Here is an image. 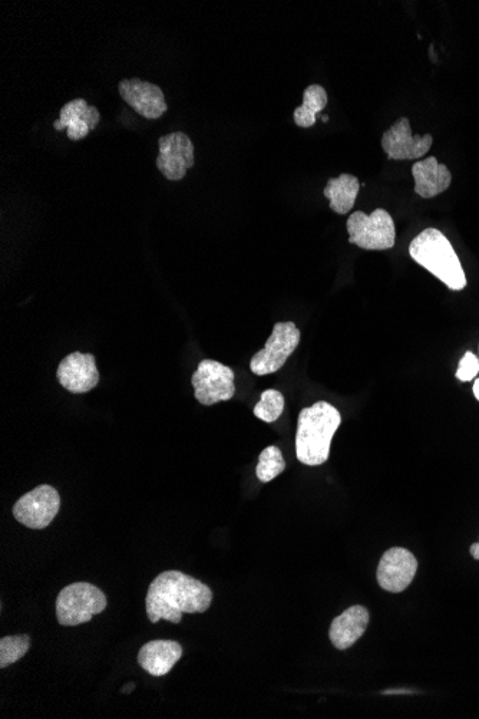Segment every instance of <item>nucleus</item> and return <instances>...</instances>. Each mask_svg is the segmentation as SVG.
I'll use <instances>...</instances> for the list:
<instances>
[{
	"label": "nucleus",
	"mask_w": 479,
	"mask_h": 719,
	"mask_svg": "<svg viewBox=\"0 0 479 719\" xmlns=\"http://www.w3.org/2000/svg\"><path fill=\"white\" fill-rule=\"evenodd\" d=\"M213 592L200 580L168 570L153 580L145 598V610L151 623L168 620L180 623L184 613H204L210 609Z\"/></svg>",
	"instance_id": "nucleus-1"
},
{
	"label": "nucleus",
	"mask_w": 479,
	"mask_h": 719,
	"mask_svg": "<svg viewBox=\"0 0 479 719\" xmlns=\"http://www.w3.org/2000/svg\"><path fill=\"white\" fill-rule=\"evenodd\" d=\"M101 115L97 107L89 105L84 98L74 100L62 107L59 120L54 122L55 130H66L71 141L84 140L91 131L97 128Z\"/></svg>",
	"instance_id": "nucleus-14"
},
{
	"label": "nucleus",
	"mask_w": 479,
	"mask_h": 719,
	"mask_svg": "<svg viewBox=\"0 0 479 719\" xmlns=\"http://www.w3.org/2000/svg\"><path fill=\"white\" fill-rule=\"evenodd\" d=\"M474 395H475V398H477L479 401V379H477V381H475V384H474Z\"/></svg>",
	"instance_id": "nucleus-25"
},
{
	"label": "nucleus",
	"mask_w": 479,
	"mask_h": 719,
	"mask_svg": "<svg viewBox=\"0 0 479 719\" xmlns=\"http://www.w3.org/2000/svg\"><path fill=\"white\" fill-rule=\"evenodd\" d=\"M158 145V170L167 180H183L187 171L194 167V145L191 138L184 133H171L163 135Z\"/></svg>",
	"instance_id": "nucleus-10"
},
{
	"label": "nucleus",
	"mask_w": 479,
	"mask_h": 719,
	"mask_svg": "<svg viewBox=\"0 0 479 719\" xmlns=\"http://www.w3.org/2000/svg\"><path fill=\"white\" fill-rule=\"evenodd\" d=\"M31 638L28 635L5 636L0 639V668H8L28 653Z\"/></svg>",
	"instance_id": "nucleus-21"
},
{
	"label": "nucleus",
	"mask_w": 479,
	"mask_h": 719,
	"mask_svg": "<svg viewBox=\"0 0 479 719\" xmlns=\"http://www.w3.org/2000/svg\"><path fill=\"white\" fill-rule=\"evenodd\" d=\"M479 372V358L472 352H467L459 362L457 378L462 382L472 381Z\"/></svg>",
	"instance_id": "nucleus-23"
},
{
	"label": "nucleus",
	"mask_w": 479,
	"mask_h": 719,
	"mask_svg": "<svg viewBox=\"0 0 479 719\" xmlns=\"http://www.w3.org/2000/svg\"><path fill=\"white\" fill-rule=\"evenodd\" d=\"M471 556L474 557L475 560H479V542L472 544Z\"/></svg>",
	"instance_id": "nucleus-24"
},
{
	"label": "nucleus",
	"mask_w": 479,
	"mask_h": 719,
	"mask_svg": "<svg viewBox=\"0 0 479 719\" xmlns=\"http://www.w3.org/2000/svg\"><path fill=\"white\" fill-rule=\"evenodd\" d=\"M322 120H323V122H327V120H329V118H327L326 115H323Z\"/></svg>",
	"instance_id": "nucleus-26"
},
{
	"label": "nucleus",
	"mask_w": 479,
	"mask_h": 719,
	"mask_svg": "<svg viewBox=\"0 0 479 719\" xmlns=\"http://www.w3.org/2000/svg\"><path fill=\"white\" fill-rule=\"evenodd\" d=\"M360 190L358 177L352 174H340L339 177L327 181L323 194L329 200L330 209L335 213L348 214L355 206Z\"/></svg>",
	"instance_id": "nucleus-18"
},
{
	"label": "nucleus",
	"mask_w": 479,
	"mask_h": 719,
	"mask_svg": "<svg viewBox=\"0 0 479 719\" xmlns=\"http://www.w3.org/2000/svg\"><path fill=\"white\" fill-rule=\"evenodd\" d=\"M349 243L365 250H389L395 246L396 230L391 214L376 209L372 214L355 211L348 220Z\"/></svg>",
	"instance_id": "nucleus-5"
},
{
	"label": "nucleus",
	"mask_w": 479,
	"mask_h": 719,
	"mask_svg": "<svg viewBox=\"0 0 479 719\" xmlns=\"http://www.w3.org/2000/svg\"><path fill=\"white\" fill-rule=\"evenodd\" d=\"M342 424V415L329 402L319 401L299 415L296 434L297 460L306 465L325 464L333 435Z\"/></svg>",
	"instance_id": "nucleus-2"
},
{
	"label": "nucleus",
	"mask_w": 479,
	"mask_h": 719,
	"mask_svg": "<svg viewBox=\"0 0 479 719\" xmlns=\"http://www.w3.org/2000/svg\"><path fill=\"white\" fill-rule=\"evenodd\" d=\"M418 570V560L403 547H392L383 554L378 566V582L386 592L401 593L411 585Z\"/></svg>",
	"instance_id": "nucleus-11"
},
{
	"label": "nucleus",
	"mask_w": 479,
	"mask_h": 719,
	"mask_svg": "<svg viewBox=\"0 0 479 719\" xmlns=\"http://www.w3.org/2000/svg\"><path fill=\"white\" fill-rule=\"evenodd\" d=\"M369 625V612L363 606H352L333 620L329 638L336 649L346 651L362 638Z\"/></svg>",
	"instance_id": "nucleus-15"
},
{
	"label": "nucleus",
	"mask_w": 479,
	"mask_h": 719,
	"mask_svg": "<svg viewBox=\"0 0 479 719\" xmlns=\"http://www.w3.org/2000/svg\"><path fill=\"white\" fill-rule=\"evenodd\" d=\"M191 384L197 401L206 407H211L217 402L230 401L236 394L233 369L213 359H204L200 362L191 378Z\"/></svg>",
	"instance_id": "nucleus-7"
},
{
	"label": "nucleus",
	"mask_w": 479,
	"mask_h": 719,
	"mask_svg": "<svg viewBox=\"0 0 479 719\" xmlns=\"http://www.w3.org/2000/svg\"><path fill=\"white\" fill-rule=\"evenodd\" d=\"M107 596L97 586L87 582L72 583L61 590L56 599V618L59 625L78 626L107 609Z\"/></svg>",
	"instance_id": "nucleus-4"
},
{
	"label": "nucleus",
	"mask_w": 479,
	"mask_h": 719,
	"mask_svg": "<svg viewBox=\"0 0 479 719\" xmlns=\"http://www.w3.org/2000/svg\"><path fill=\"white\" fill-rule=\"evenodd\" d=\"M409 255L454 292L467 286L461 260L447 236L438 229H426L419 233L409 244Z\"/></svg>",
	"instance_id": "nucleus-3"
},
{
	"label": "nucleus",
	"mask_w": 479,
	"mask_h": 719,
	"mask_svg": "<svg viewBox=\"0 0 479 719\" xmlns=\"http://www.w3.org/2000/svg\"><path fill=\"white\" fill-rule=\"evenodd\" d=\"M415 178V193L422 199H434L445 193L451 186L452 174L445 164H439L435 157H428L412 166Z\"/></svg>",
	"instance_id": "nucleus-16"
},
{
	"label": "nucleus",
	"mask_w": 479,
	"mask_h": 719,
	"mask_svg": "<svg viewBox=\"0 0 479 719\" xmlns=\"http://www.w3.org/2000/svg\"><path fill=\"white\" fill-rule=\"evenodd\" d=\"M432 143L431 134L412 135L411 124L405 117L399 118L382 137L383 151L389 160L396 161L422 158L431 150Z\"/></svg>",
	"instance_id": "nucleus-9"
},
{
	"label": "nucleus",
	"mask_w": 479,
	"mask_h": 719,
	"mask_svg": "<svg viewBox=\"0 0 479 719\" xmlns=\"http://www.w3.org/2000/svg\"><path fill=\"white\" fill-rule=\"evenodd\" d=\"M284 470H286V463H284L282 451L279 448L272 445V447H267L266 450L260 453L256 474L262 483H270L274 478L280 476Z\"/></svg>",
	"instance_id": "nucleus-20"
},
{
	"label": "nucleus",
	"mask_w": 479,
	"mask_h": 719,
	"mask_svg": "<svg viewBox=\"0 0 479 719\" xmlns=\"http://www.w3.org/2000/svg\"><path fill=\"white\" fill-rule=\"evenodd\" d=\"M181 656H183V648L180 643L158 639L142 646L138 653V664L150 675L164 676L170 674Z\"/></svg>",
	"instance_id": "nucleus-17"
},
{
	"label": "nucleus",
	"mask_w": 479,
	"mask_h": 719,
	"mask_svg": "<svg viewBox=\"0 0 479 719\" xmlns=\"http://www.w3.org/2000/svg\"><path fill=\"white\" fill-rule=\"evenodd\" d=\"M118 89L122 100L147 120H158L168 110L163 91L151 82L138 78L124 79Z\"/></svg>",
	"instance_id": "nucleus-13"
},
{
	"label": "nucleus",
	"mask_w": 479,
	"mask_h": 719,
	"mask_svg": "<svg viewBox=\"0 0 479 719\" xmlns=\"http://www.w3.org/2000/svg\"><path fill=\"white\" fill-rule=\"evenodd\" d=\"M299 342L300 331L293 322L276 323L266 346L251 358V372L263 377L279 371L286 364L289 356L296 351Z\"/></svg>",
	"instance_id": "nucleus-6"
},
{
	"label": "nucleus",
	"mask_w": 479,
	"mask_h": 719,
	"mask_svg": "<svg viewBox=\"0 0 479 719\" xmlns=\"http://www.w3.org/2000/svg\"><path fill=\"white\" fill-rule=\"evenodd\" d=\"M61 509V497L51 486H39L19 498L13 506L16 521L33 530H44Z\"/></svg>",
	"instance_id": "nucleus-8"
},
{
	"label": "nucleus",
	"mask_w": 479,
	"mask_h": 719,
	"mask_svg": "<svg viewBox=\"0 0 479 719\" xmlns=\"http://www.w3.org/2000/svg\"><path fill=\"white\" fill-rule=\"evenodd\" d=\"M284 411V397L276 389H267L262 394L259 404L254 407V415L264 422L279 420Z\"/></svg>",
	"instance_id": "nucleus-22"
},
{
	"label": "nucleus",
	"mask_w": 479,
	"mask_h": 719,
	"mask_svg": "<svg viewBox=\"0 0 479 719\" xmlns=\"http://www.w3.org/2000/svg\"><path fill=\"white\" fill-rule=\"evenodd\" d=\"M327 92L322 85H310L303 92V104L294 110L293 118L297 127L310 128L316 124L317 114L325 110Z\"/></svg>",
	"instance_id": "nucleus-19"
},
{
	"label": "nucleus",
	"mask_w": 479,
	"mask_h": 719,
	"mask_svg": "<svg viewBox=\"0 0 479 719\" xmlns=\"http://www.w3.org/2000/svg\"><path fill=\"white\" fill-rule=\"evenodd\" d=\"M59 384L71 394H87L97 387L99 372L95 356L92 354H74L66 356L56 371Z\"/></svg>",
	"instance_id": "nucleus-12"
}]
</instances>
